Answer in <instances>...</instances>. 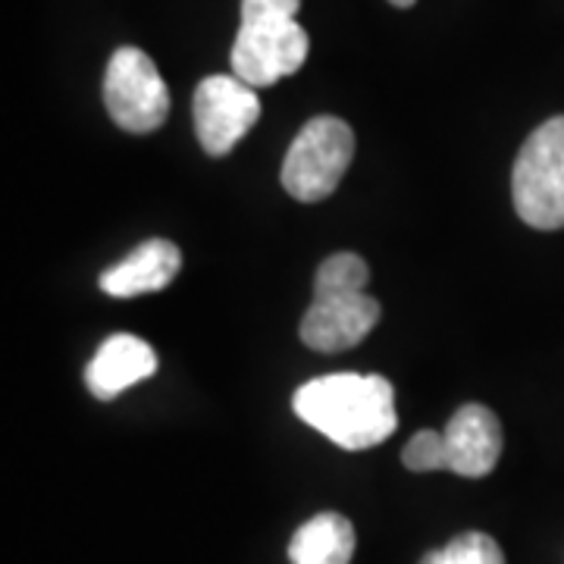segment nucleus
Returning <instances> with one entry per match:
<instances>
[{"mask_svg":"<svg viewBox=\"0 0 564 564\" xmlns=\"http://www.w3.org/2000/svg\"><path fill=\"white\" fill-rule=\"evenodd\" d=\"M421 564H505V555L499 543L489 533H462L452 543L423 555Z\"/></svg>","mask_w":564,"mask_h":564,"instance_id":"nucleus-13","label":"nucleus"},{"mask_svg":"<svg viewBox=\"0 0 564 564\" xmlns=\"http://www.w3.org/2000/svg\"><path fill=\"white\" fill-rule=\"evenodd\" d=\"M261 120V98L239 76H207L195 88V132L210 158L229 154Z\"/></svg>","mask_w":564,"mask_h":564,"instance_id":"nucleus-6","label":"nucleus"},{"mask_svg":"<svg viewBox=\"0 0 564 564\" xmlns=\"http://www.w3.org/2000/svg\"><path fill=\"white\" fill-rule=\"evenodd\" d=\"M402 462L414 474H430V470H448V448L445 436L436 430H421L411 443L404 445Z\"/></svg>","mask_w":564,"mask_h":564,"instance_id":"nucleus-14","label":"nucleus"},{"mask_svg":"<svg viewBox=\"0 0 564 564\" xmlns=\"http://www.w3.org/2000/svg\"><path fill=\"white\" fill-rule=\"evenodd\" d=\"M182 254L170 239H148L129 258L107 267L101 273V292L110 299H135L148 292H161L176 280Z\"/></svg>","mask_w":564,"mask_h":564,"instance_id":"nucleus-10","label":"nucleus"},{"mask_svg":"<svg viewBox=\"0 0 564 564\" xmlns=\"http://www.w3.org/2000/svg\"><path fill=\"white\" fill-rule=\"evenodd\" d=\"M511 195L527 226L564 229V117H552L530 132L514 161Z\"/></svg>","mask_w":564,"mask_h":564,"instance_id":"nucleus-3","label":"nucleus"},{"mask_svg":"<svg viewBox=\"0 0 564 564\" xmlns=\"http://www.w3.org/2000/svg\"><path fill=\"white\" fill-rule=\"evenodd\" d=\"M104 107L126 132L148 135L170 117V88L139 47H120L104 73Z\"/></svg>","mask_w":564,"mask_h":564,"instance_id":"nucleus-5","label":"nucleus"},{"mask_svg":"<svg viewBox=\"0 0 564 564\" xmlns=\"http://www.w3.org/2000/svg\"><path fill=\"white\" fill-rule=\"evenodd\" d=\"M448 470L480 480L492 474L502 455V423L486 404H462L443 430Z\"/></svg>","mask_w":564,"mask_h":564,"instance_id":"nucleus-8","label":"nucleus"},{"mask_svg":"<svg viewBox=\"0 0 564 564\" xmlns=\"http://www.w3.org/2000/svg\"><path fill=\"white\" fill-rule=\"evenodd\" d=\"M370 280V267L364 258L351 251H339L326 258L317 270L314 282V299H329V295H361Z\"/></svg>","mask_w":564,"mask_h":564,"instance_id":"nucleus-12","label":"nucleus"},{"mask_svg":"<svg viewBox=\"0 0 564 564\" xmlns=\"http://www.w3.org/2000/svg\"><path fill=\"white\" fill-rule=\"evenodd\" d=\"M351 555H355V527L339 511L314 514L295 530L289 543L292 564H348Z\"/></svg>","mask_w":564,"mask_h":564,"instance_id":"nucleus-11","label":"nucleus"},{"mask_svg":"<svg viewBox=\"0 0 564 564\" xmlns=\"http://www.w3.org/2000/svg\"><path fill=\"white\" fill-rule=\"evenodd\" d=\"M380 321V302L361 295H329L314 299L302 317V343L314 351L333 355L364 343Z\"/></svg>","mask_w":564,"mask_h":564,"instance_id":"nucleus-7","label":"nucleus"},{"mask_svg":"<svg viewBox=\"0 0 564 564\" xmlns=\"http://www.w3.org/2000/svg\"><path fill=\"white\" fill-rule=\"evenodd\" d=\"M389 3H392V7H414L417 0H389Z\"/></svg>","mask_w":564,"mask_h":564,"instance_id":"nucleus-15","label":"nucleus"},{"mask_svg":"<svg viewBox=\"0 0 564 564\" xmlns=\"http://www.w3.org/2000/svg\"><path fill=\"white\" fill-rule=\"evenodd\" d=\"M295 414L345 452L386 443L395 426V389L380 373H329L304 383L292 399Z\"/></svg>","mask_w":564,"mask_h":564,"instance_id":"nucleus-1","label":"nucleus"},{"mask_svg":"<svg viewBox=\"0 0 564 564\" xmlns=\"http://www.w3.org/2000/svg\"><path fill=\"white\" fill-rule=\"evenodd\" d=\"M302 0H242V25L232 44V73L251 88H270L295 76L311 41L295 22Z\"/></svg>","mask_w":564,"mask_h":564,"instance_id":"nucleus-2","label":"nucleus"},{"mask_svg":"<svg viewBox=\"0 0 564 564\" xmlns=\"http://www.w3.org/2000/svg\"><path fill=\"white\" fill-rule=\"evenodd\" d=\"M355 158V132L339 117H314L285 151L282 188L304 204L329 198Z\"/></svg>","mask_w":564,"mask_h":564,"instance_id":"nucleus-4","label":"nucleus"},{"mask_svg":"<svg viewBox=\"0 0 564 564\" xmlns=\"http://www.w3.org/2000/svg\"><path fill=\"white\" fill-rule=\"evenodd\" d=\"M158 370V355L154 348L129 333H117L98 348V355L85 367V386L91 389L95 399L110 402L129 386L141 383L154 377Z\"/></svg>","mask_w":564,"mask_h":564,"instance_id":"nucleus-9","label":"nucleus"}]
</instances>
